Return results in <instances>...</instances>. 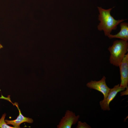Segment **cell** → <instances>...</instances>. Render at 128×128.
<instances>
[{
  "mask_svg": "<svg viewBox=\"0 0 128 128\" xmlns=\"http://www.w3.org/2000/svg\"><path fill=\"white\" fill-rule=\"evenodd\" d=\"M3 48V46L2 45L0 44V50Z\"/></svg>",
  "mask_w": 128,
  "mask_h": 128,
  "instance_id": "7c38bea8",
  "label": "cell"
},
{
  "mask_svg": "<svg viewBox=\"0 0 128 128\" xmlns=\"http://www.w3.org/2000/svg\"><path fill=\"white\" fill-rule=\"evenodd\" d=\"M125 91L121 92L120 93V96H123L125 95H127L128 94V87L126 88Z\"/></svg>",
  "mask_w": 128,
  "mask_h": 128,
  "instance_id": "8fae6325",
  "label": "cell"
},
{
  "mask_svg": "<svg viewBox=\"0 0 128 128\" xmlns=\"http://www.w3.org/2000/svg\"><path fill=\"white\" fill-rule=\"evenodd\" d=\"M77 128H91V127L86 122L79 121L78 122Z\"/></svg>",
  "mask_w": 128,
  "mask_h": 128,
  "instance_id": "30bf717a",
  "label": "cell"
},
{
  "mask_svg": "<svg viewBox=\"0 0 128 128\" xmlns=\"http://www.w3.org/2000/svg\"><path fill=\"white\" fill-rule=\"evenodd\" d=\"M125 90V89L120 87L119 84L115 85L113 88H110L106 97L100 102L102 110L109 111L110 109L109 105L110 102L113 100L118 92Z\"/></svg>",
  "mask_w": 128,
  "mask_h": 128,
  "instance_id": "277c9868",
  "label": "cell"
},
{
  "mask_svg": "<svg viewBox=\"0 0 128 128\" xmlns=\"http://www.w3.org/2000/svg\"><path fill=\"white\" fill-rule=\"evenodd\" d=\"M108 49L110 54V63L114 66L119 67L128 51V42L121 39L115 40Z\"/></svg>",
  "mask_w": 128,
  "mask_h": 128,
  "instance_id": "7a4b0ae2",
  "label": "cell"
},
{
  "mask_svg": "<svg viewBox=\"0 0 128 128\" xmlns=\"http://www.w3.org/2000/svg\"><path fill=\"white\" fill-rule=\"evenodd\" d=\"M121 83L120 87L124 89L128 87V53L126 54L119 65Z\"/></svg>",
  "mask_w": 128,
  "mask_h": 128,
  "instance_id": "8992f818",
  "label": "cell"
},
{
  "mask_svg": "<svg viewBox=\"0 0 128 128\" xmlns=\"http://www.w3.org/2000/svg\"><path fill=\"white\" fill-rule=\"evenodd\" d=\"M106 77L104 76L99 81H91L87 84L86 86L90 89L96 90L101 92L103 95L104 99H105L107 96L110 89L106 84Z\"/></svg>",
  "mask_w": 128,
  "mask_h": 128,
  "instance_id": "5b68a950",
  "label": "cell"
},
{
  "mask_svg": "<svg viewBox=\"0 0 128 128\" xmlns=\"http://www.w3.org/2000/svg\"><path fill=\"white\" fill-rule=\"evenodd\" d=\"M120 31L116 34H110L107 37L110 39L118 38L120 39L128 41V24L127 22H122L120 23Z\"/></svg>",
  "mask_w": 128,
  "mask_h": 128,
  "instance_id": "ba28073f",
  "label": "cell"
},
{
  "mask_svg": "<svg viewBox=\"0 0 128 128\" xmlns=\"http://www.w3.org/2000/svg\"><path fill=\"white\" fill-rule=\"evenodd\" d=\"M6 114L4 113L0 119V128H16L15 127H12L8 125L5 121V119Z\"/></svg>",
  "mask_w": 128,
  "mask_h": 128,
  "instance_id": "9c48e42d",
  "label": "cell"
},
{
  "mask_svg": "<svg viewBox=\"0 0 128 128\" xmlns=\"http://www.w3.org/2000/svg\"><path fill=\"white\" fill-rule=\"evenodd\" d=\"M17 108L19 111V115L17 118L14 120H9L7 119L5 120V121L7 124L13 125L16 128H20V124L24 122H27L29 123H32L33 121L31 118L24 116L21 114L20 110L19 109L18 103L15 102L14 104Z\"/></svg>",
  "mask_w": 128,
  "mask_h": 128,
  "instance_id": "52a82bcc",
  "label": "cell"
},
{
  "mask_svg": "<svg viewBox=\"0 0 128 128\" xmlns=\"http://www.w3.org/2000/svg\"><path fill=\"white\" fill-rule=\"evenodd\" d=\"M113 8L105 9L101 7H97L99 13L98 19L100 22L97 26V29L99 31H103L106 36H108L110 34L113 30L116 29L119 24L125 20H117L113 18L110 14Z\"/></svg>",
  "mask_w": 128,
  "mask_h": 128,
  "instance_id": "6da1fadb",
  "label": "cell"
},
{
  "mask_svg": "<svg viewBox=\"0 0 128 128\" xmlns=\"http://www.w3.org/2000/svg\"><path fill=\"white\" fill-rule=\"evenodd\" d=\"M80 117L79 115H76L75 114L69 110H67L64 116L61 119L58 128H71L72 126L75 124Z\"/></svg>",
  "mask_w": 128,
  "mask_h": 128,
  "instance_id": "3957f363",
  "label": "cell"
}]
</instances>
